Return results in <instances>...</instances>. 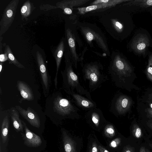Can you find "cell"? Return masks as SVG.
<instances>
[{
	"label": "cell",
	"mask_w": 152,
	"mask_h": 152,
	"mask_svg": "<svg viewBox=\"0 0 152 152\" xmlns=\"http://www.w3.org/2000/svg\"><path fill=\"white\" fill-rule=\"evenodd\" d=\"M54 89L45 100V114L51 120L58 121L66 118L78 119L80 117V109L73 100L61 91Z\"/></svg>",
	"instance_id": "6da1fadb"
},
{
	"label": "cell",
	"mask_w": 152,
	"mask_h": 152,
	"mask_svg": "<svg viewBox=\"0 0 152 152\" xmlns=\"http://www.w3.org/2000/svg\"><path fill=\"white\" fill-rule=\"evenodd\" d=\"M133 70L126 60L119 55L116 56L110 63L108 72L112 82L118 87H125L127 79Z\"/></svg>",
	"instance_id": "7a4b0ae2"
},
{
	"label": "cell",
	"mask_w": 152,
	"mask_h": 152,
	"mask_svg": "<svg viewBox=\"0 0 152 152\" xmlns=\"http://www.w3.org/2000/svg\"><path fill=\"white\" fill-rule=\"evenodd\" d=\"M65 62V69L61 72L63 78L62 88L66 93L76 91L77 93L92 100L89 92L81 85L78 76L74 71L72 61L68 56L66 57Z\"/></svg>",
	"instance_id": "3957f363"
},
{
	"label": "cell",
	"mask_w": 152,
	"mask_h": 152,
	"mask_svg": "<svg viewBox=\"0 0 152 152\" xmlns=\"http://www.w3.org/2000/svg\"><path fill=\"white\" fill-rule=\"evenodd\" d=\"M102 66L96 63L86 64L82 70L84 80L88 82L89 88L93 91L101 87L102 84L108 80L107 75L103 72Z\"/></svg>",
	"instance_id": "277c9868"
},
{
	"label": "cell",
	"mask_w": 152,
	"mask_h": 152,
	"mask_svg": "<svg viewBox=\"0 0 152 152\" xmlns=\"http://www.w3.org/2000/svg\"><path fill=\"white\" fill-rule=\"evenodd\" d=\"M19 0H12L4 9L0 21V36L9 29L14 19Z\"/></svg>",
	"instance_id": "5b68a950"
},
{
	"label": "cell",
	"mask_w": 152,
	"mask_h": 152,
	"mask_svg": "<svg viewBox=\"0 0 152 152\" xmlns=\"http://www.w3.org/2000/svg\"><path fill=\"white\" fill-rule=\"evenodd\" d=\"M36 54L37 61L41 77L43 92L44 96L47 98L50 94V87L52 84L51 76L41 53L37 51Z\"/></svg>",
	"instance_id": "8992f818"
},
{
	"label": "cell",
	"mask_w": 152,
	"mask_h": 152,
	"mask_svg": "<svg viewBox=\"0 0 152 152\" xmlns=\"http://www.w3.org/2000/svg\"><path fill=\"white\" fill-rule=\"evenodd\" d=\"M132 104V101L128 96L116 95L112 101L110 110L115 115H123L129 110Z\"/></svg>",
	"instance_id": "52a82bcc"
},
{
	"label": "cell",
	"mask_w": 152,
	"mask_h": 152,
	"mask_svg": "<svg viewBox=\"0 0 152 152\" xmlns=\"http://www.w3.org/2000/svg\"><path fill=\"white\" fill-rule=\"evenodd\" d=\"M15 107L20 115L25 119L32 126L39 128L41 125V121L39 114L43 112L41 110H36V108L29 106L26 110L19 105H16Z\"/></svg>",
	"instance_id": "ba28073f"
},
{
	"label": "cell",
	"mask_w": 152,
	"mask_h": 152,
	"mask_svg": "<svg viewBox=\"0 0 152 152\" xmlns=\"http://www.w3.org/2000/svg\"><path fill=\"white\" fill-rule=\"evenodd\" d=\"M85 117L89 124L98 128L102 127L107 121L101 110L96 107L88 110Z\"/></svg>",
	"instance_id": "9c48e42d"
},
{
	"label": "cell",
	"mask_w": 152,
	"mask_h": 152,
	"mask_svg": "<svg viewBox=\"0 0 152 152\" xmlns=\"http://www.w3.org/2000/svg\"><path fill=\"white\" fill-rule=\"evenodd\" d=\"M22 122L25 130V134L21 133L24 144L30 147H37L40 146L42 143L40 137L31 131L26 123L22 120Z\"/></svg>",
	"instance_id": "30bf717a"
},
{
	"label": "cell",
	"mask_w": 152,
	"mask_h": 152,
	"mask_svg": "<svg viewBox=\"0 0 152 152\" xmlns=\"http://www.w3.org/2000/svg\"><path fill=\"white\" fill-rule=\"evenodd\" d=\"M66 93L71 96L75 104L80 108L89 110L96 107V103L92 100L86 98L75 92H69Z\"/></svg>",
	"instance_id": "8fae6325"
},
{
	"label": "cell",
	"mask_w": 152,
	"mask_h": 152,
	"mask_svg": "<svg viewBox=\"0 0 152 152\" xmlns=\"http://www.w3.org/2000/svg\"><path fill=\"white\" fill-rule=\"evenodd\" d=\"M149 45V40L148 37L146 35L140 34L134 39L131 47L135 52L144 55Z\"/></svg>",
	"instance_id": "7c38bea8"
},
{
	"label": "cell",
	"mask_w": 152,
	"mask_h": 152,
	"mask_svg": "<svg viewBox=\"0 0 152 152\" xmlns=\"http://www.w3.org/2000/svg\"><path fill=\"white\" fill-rule=\"evenodd\" d=\"M1 124V136L3 143H5L8 138V134L10 125V109L0 111Z\"/></svg>",
	"instance_id": "4fadbf2b"
},
{
	"label": "cell",
	"mask_w": 152,
	"mask_h": 152,
	"mask_svg": "<svg viewBox=\"0 0 152 152\" xmlns=\"http://www.w3.org/2000/svg\"><path fill=\"white\" fill-rule=\"evenodd\" d=\"M17 85L18 89L22 97L20 102L23 100L32 101L34 99V96L32 89L25 82L18 80Z\"/></svg>",
	"instance_id": "5bb4252c"
},
{
	"label": "cell",
	"mask_w": 152,
	"mask_h": 152,
	"mask_svg": "<svg viewBox=\"0 0 152 152\" xmlns=\"http://www.w3.org/2000/svg\"><path fill=\"white\" fill-rule=\"evenodd\" d=\"M64 41H61L59 44L54 52V58L56 63V72L54 80L55 86L54 89H58L57 87L58 73L62 58L64 50Z\"/></svg>",
	"instance_id": "9a60e30c"
},
{
	"label": "cell",
	"mask_w": 152,
	"mask_h": 152,
	"mask_svg": "<svg viewBox=\"0 0 152 152\" xmlns=\"http://www.w3.org/2000/svg\"><path fill=\"white\" fill-rule=\"evenodd\" d=\"M67 39L71 53L72 62L75 67L77 69L78 62L80 61L75 51V38L71 30L68 28L66 30Z\"/></svg>",
	"instance_id": "2e32d148"
},
{
	"label": "cell",
	"mask_w": 152,
	"mask_h": 152,
	"mask_svg": "<svg viewBox=\"0 0 152 152\" xmlns=\"http://www.w3.org/2000/svg\"><path fill=\"white\" fill-rule=\"evenodd\" d=\"M10 118L13 125L17 132H23L24 127L21 120L19 117V113L15 107L10 109Z\"/></svg>",
	"instance_id": "e0dca14e"
},
{
	"label": "cell",
	"mask_w": 152,
	"mask_h": 152,
	"mask_svg": "<svg viewBox=\"0 0 152 152\" xmlns=\"http://www.w3.org/2000/svg\"><path fill=\"white\" fill-rule=\"evenodd\" d=\"M63 141L65 152H76L75 143L66 132L62 131Z\"/></svg>",
	"instance_id": "ac0fdd59"
},
{
	"label": "cell",
	"mask_w": 152,
	"mask_h": 152,
	"mask_svg": "<svg viewBox=\"0 0 152 152\" xmlns=\"http://www.w3.org/2000/svg\"><path fill=\"white\" fill-rule=\"evenodd\" d=\"M4 52L7 53L8 57V60L11 64H12L17 67L21 68H24V66L20 63L15 58L10 47L8 45L5 46Z\"/></svg>",
	"instance_id": "d6986e66"
},
{
	"label": "cell",
	"mask_w": 152,
	"mask_h": 152,
	"mask_svg": "<svg viewBox=\"0 0 152 152\" xmlns=\"http://www.w3.org/2000/svg\"><path fill=\"white\" fill-rule=\"evenodd\" d=\"M131 0H97L94 1L93 5L101 4L103 8L109 7L123 2H129Z\"/></svg>",
	"instance_id": "ffe728a7"
},
{
	"label": "cell",
	"mask_w": 152,
	"mask_h": 152,
	"mask_svg": "<svg viewBox=\"0 0 152 152\" xmlns=\"http://www.w3.org/2000/svg\"><path fill=\"white\" fill-rule=\"evenodd\" d=\"M124 5L127 6H139L147 8L152 6V0H131Z\"/></svg>",
	"instance_id": "44dd1931"
},
{
	"label": "cell",
	"mask_w": 152,
	"mask_h": 152,
	"mask_svg": "<svg viewBox=\"0 0 152 152\" xmlns=\"http://www.w3.org/2000/svg\"><path fill=\"white\" fill-rule=\"evenodd\" d=\"M33 10V5L31 3L29 0H27L24 3L21 9L22 19H23L28 17L31 14Z\"/></svg>",
	"instance_id": "7402d4cb"
},
{
	"label": "cell",
	"mask_w": 152,
	"mask_h": 152,
	"mask_svg": "<svg viewBox=\"0 0 152 152\" xmlns=\"http://www.w3.org/2000/svg\"><path fill=\"white\" fill-rule=\"evenodd\" d=\"M145 73L148 79L152 82V54L149 56Z\"/></svg>",
	"instance_id": "603a6c76"
},
{
	"label": "cell",
	"mask_w": 152,
	"mask_h": 152,
	"mask_svg": "<svg viewBox=\"0 0 152 152\" xmlns=\"http://www.w3.org/2000/svg\"><path fill=\"white\" fill-rule=\"evenodd\" d=\"M102 8V5L99 4L92 5L86 7L78 8L77 9L80 13L83 14L86 12Z\"/></svg>",
	"instance_id": "cb8c5ba5"
},
{
	"label": "cell",
	"mask_w": 152,
	"mask_h": 152,
	"mask_svg": "<svg viewBox=\"0 0 152 152\" xmlns=\"http://www.w3.org/2000/svg\"><path fill=\"white\" fill-rule=\"evenodd\" d=\"M132 133L133 136L136 139L141 138L143 136L142 130L137 124H134L132 128Z\"/></svg>",
	"instance_id": "d4e9b609"
},
{
	"label": "cell",
	"mask_w": 152,
	"mask_h": 152,
	"mask_svg": "<svg viewBox=\"0 0 152 152\" xmlns=\"http://www.w3.org/2000/svg\"><path fill=\"white\" fill-rule=\"evenodd\" d=\"M121 142V139L120 137H117L109 142L108 147L109 150L113 152L114 150H116L120 145Z\"/></svg>",
	"instance_id": "484cf974"
},
{
	"label": "cell",
	"mask_w": 152,
	"mask_h": 152,
	"mask_svg": "<svg viewBox=\"0 0 152 152\" xmlns=\"http://www.w3.org/2000/svg\"><path fill=\"white\" fill-rule=\"evenodd\" d=\"M104 132L106 135L108 137H112L115 134V129L111 124H107L105 126Z\"/></svg>",
	"instance_id": "4316f807"
},
{
	"label": "cell",
	"mask_w": 152,
	"mask_h": 152,
	"mask_svg": "<svg viewBox=\"0 0 152 152\" xmlns=\"http://www.w3.org/2000/svg\"><path fill=\"white\" fill-rule=\"evenodd\" d=\"M89 152H99L98 144L96 140H92L89 145Z\"/></svg>",
	"instance_id": "83f0119b"
},
{
	"label": "cell",
	"mask_w": 152,
	"mask_h": 152,
	"mask_svg": "<svg viewBox=\"0 0 152 152\" xmlns=\"http://www.w3.org/2000/svg\"><path fill=\"white\" fill-rule=\"evenodd\" d=\"M122 152H135V150L134 147L127 145L123 148Z\"/></svg>",
	"instance_id": "f1b7e54d"
},
{
	"label": "cell",
	"mask_w": 152,
	"mask_h": 152,
	"mask_svg": "<svg viewBox=\"0 0 152 152\" xmlns=\"http://www.w3.org/2000/svg\"><path fill=\"white\" fill-rule=\"evenodd\" d=\"M114 26L115 28H116L118 30L121 31L123 28V25L120 22L118 21H115L114 23Z\"/></svg>",
	"instance_id": "f546056e"
},
{
	"label": "cell",
	"mask_w": 152,
	"mask_h": 152,
	"mask_svg": "<svg viewBox=\"0 0 152 152\" xmlns=\"http://www.w3.org/2000/svg\"><path fill=\"white\" fill-rule=\"evenodd\" d=\"M8 60V57L7 53L4 52L3 54H1L0 55V62H4Z\"/></svg>",
	"instance_id": "4dcf8cb0"
},
{
	"label": "cell",
	"mask_w": 152,
	"mask_h": 152,
	"mask_svg": "<svg viewBox=\"0 0 152 152\" xmlns=\"http://www.w3.org/2000/svg\"><path fill=\"white\" fill-rule=\"evenodd\" d=\"M60 8L62 9L65 13L67 14L70 15L72 13L71 9L67 7H62Z\"/></svg>",
	"instance_id": "1f68e13d"
},
{
	"label": "cell",
	"mask_w": 152,
	"mask_h": 152,
	"mask_svg": "<svg viewBox=\"0 0 152 152\" xmlns=\"http://www.w3.org/2000/svg\"><path fill=\"white\" fill-rule=\"evenodd\" d=\"M147 102L150 108L152 109V93L148 95Z\"/></svg>",
	"instance_id": "d6a6232c"
},
{
	"label": "cell",
	"mask_w": 152,
	"mask_h": 152,
	"mask_svg": "<svg viewBox=\"0 0 152 152\" xmlns=\"http://www.w3.org/2000/svg\"><path fill=\"white\" fill-rule=\"evenodd\" d=\"M98 148L99 152H110L105 147L100 145L98 144Z\"/></svg>",
	"instance_id": "836d02e7"
},
{
	"label": "cell",
	"mask_w": 152,
	"mask_h": 152,
	"mask_svg": "<svg viewBox=\"0 0 152 152\" xmlns=\"http://www.w3.org/2000/svg\"><path fill=\"white\" fill-rule=\"evenodd\" d=\"M146 112L148 117L152 119V109L150 108H148Z\"/></svg>",
	"instance_id": "e575fe53"
},
{
	"label": "cell",
	"mask_w": 152,
	"mask_h": 152,
	"mask_svg": "<svg viewBox=\"0 0 152 152\" xmlns=\"http://www.w3.org/2000/svg\"><path fill=\"white\" fill-rule=\"evenodd\" d=\"M147 126L152 131V122H148L146 123Z\"/></svg>",
	"instance_id": "d590c367"
},
{
	"label": "cell",
	"mask_w": 152,
	"mask_h": 152,
	"mask_svg": "<svg viewBox=\"0 0 152 152\" xmlns=\"http://www.w3.org/2000/svg\"><path fill=\"white\" fill-rule=\"evenodd\" d=\"M139 152H146L145 148L144 146H142L140 149Z\"/></svg>",
	"instance_id": "8d00e7d4"
},
{
	"label": "cell",
	"mask_w": 152,
	"mask_h": 152,
	"mask_svg": "<svg viewBox=\"0 0 152 152\" xmlns=\"http://www.w3.org/2000/svg\"><path fill=\"white\" fill-rule=\"evenodd\" d=\"M2 62H0V72H1V71L2 70Z\"/></svg>",
	"instance_id": "74e56055"
},
{
	"label": "cell",
	"mask_w": 152,
	"mask_h": 152,
	"mask_svg": "<svg viewBox=\"0 0 152 152\" xmlns=\"http://www.w3.org/2000/svg\"><path fill=\"white\" fill-rule=\"evenodd\" d=\"M145 151L146 152H151L149 149L146 148H145Z\"/></svg>",
	"instance_id": "f35d334b"
},
{
	"label": "cell",
	"mask_w": 152,
	"mask_h": 152,
	"mask_svg": "<svg viewBox=\"0 0 152 152\" xmlns=\"http://www.w3.org/2000/svg\"><path fill=\"white\" fill-rule=\"evenodd\" d=\"M149 145L150 146L151 148L152 149V143H149Z\"/></svg>",
	"instance_id": "ab89813d"
}]
</instances>
